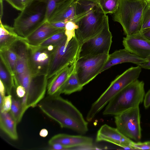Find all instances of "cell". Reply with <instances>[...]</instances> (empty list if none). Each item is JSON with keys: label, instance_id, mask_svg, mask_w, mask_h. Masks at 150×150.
<instances>
[{"label": "cell", "instance_id": "1", "mask_svg": "<svg viewBox=\"0 0 150 150\" xmlns=\"http://www.w3.org/2000/svg\"><path fill=\"white\" fill-rule=\"evenodd\" d=\"M48 95L37 105L43 113L58 123L62 128H68L81 134L87 132L88 122L71 102L60 95Z\"/></svg>", "mask_w": 150, "mask_h": 150}, {"label": "cell", "instance_id": "2", "mask_svg": "<svg viewBox=\"0 0 150 150\" xmlns=\"http://www.w3.org/2000/svg\"><path fill=\"white\" fill-rule=\"evenodd\" d=\"M75 15L73 22L78 26L75 36L80 45L102 30L107 15L98 3L91 0H75Z\"/></svg>", "mask_w": 150, "mask_h": 150}, {"label": "cell", "instance_id": "3", "mask_svg": "<svg viewBox=\"0 0 150 150\" xmlns=\"http://www.w3.org/2000/svg\"><path fill=\"white\" fill-rule=\"evenodd\" d=\"M47 4L31 0L14 20L13 28L19 36L26 38L47 21Z\"/></svg>", "mask_w": 150, "mask_h": 150}, {"label": "cell", "instance_id": "4", "mask_svg": "<svg viewBox=\"0 0 150 150\" xmlns=\"http://www.w3.org/2000/svg\"><path fill=\"white\" fill-rule=\"evenodd\" d=\"M144 85L143 81L137 79L125 87L107 104L103 115H115L139 107L143 101L145 94Z\"/></svg>", "mask_w": 150, "mask_h": 150}, {"label": "cell", "instance_id": "5", "mask_svg": "<svg viewBox=\"0 0 150 150\" xmlns=\"http://www.w3.org/2000/svg\"><path fill=\"white\" fill-rule=\"evenodd\" d=\"M147 3L146 0H120L112 18L122 25L126 36L140 32L142 13Z\"/></svg>", "mask_w": 150, "mask_h": 150}, {"label": "cell", "instance_id": "6", "mask_svg": "<svg viewBox=\"0 0 150 150\" xmlns=\"http://www.w3.org/2000/svg\"><path fill=\"white\" fill-rule=\"evenodd\" d=\"M14 77L15 84L22 86L26 91L25 96L21 98L25 110L37 106L45 97L47 90V75L33 76L29 69L23 74Z\"/></svg>", "mask_w": 150, "mask_h": 150}, {"label": "cell", "instance_id": "7", "mask_svg": "<svg viewBox=\"0 0 150 150\" xmlns=\"http://www.w3.org/2000/svg\"><path fill=\"white\" fill-rule=\"evenodd\" d=\"M139 65L131 67L117 76L106 90L92 105L88 113L93 118L120 91L138 79L142 71Z\"/></svg>", "mask_w": 150, "mask_h": 150}, {"label": "cell", "instance_id": "8", "mask_svg": "<svg viewBox=\"0 0 150 150\" xmlns=\"http://www.w3.org/2000/svg\"><path fill=\"white\" fill-rule=\"evenodd\" d=\"M67 38L57 45L47 74L48 79L76 60L80 44L75 36L67 44Z\"/></svg>", "mask_w": 150, "mask_h": 150}, {"label": "cell", "instance_id": "9", "mask_svg": "<svg viewBox=\"0 0 150 150\" xmlns=\"http://www.w3.org/2000/svg\"><path fill=\"white\" fill-rule=\"evenodd\" d=\"M27 44L29 68L31 75H47L57 45L42 46Z\"/></svg>", "mask_w": 150, "mask_h": 150}, {"label": "cell", "instance_id": "10", "mask_svg": "<svg viewBox=\"0 0 150 150\" xmlns=\"http://www.w3.org/2000/svg\"><path fill=\"white\" fill-rule=\"evenodd\" d=\"M109 54L86 56L77 58L75 62V69L82 86L88 83L101 73Z\"/></svg>", "mask_w": 150, "mask_h": 150}, {"label": "cell", "instance_id": "11", "mask_svg": "<svg viewBox=\"0 0 150 150\" xmlns=\"http://www.w3.org/2000/svg\"><path fill=\"white\" fill-rule=\"evenodd\" d=\"M112 38L107 16L101 31L80 45L77 58L86 56H96L104 54H109Z\"/></svg>", "mask_w": 150, "mask_h": 150}, {"label": "cell", "instance_id": "12", "mask_svg": "<svg viewBox=\"0 0 150 150\" xmlns=\"http://www.w3.org/2000/svg\"><path fill=\"white\" fill-rule=\"evenodd\" d=\"M141 115L139 107L130 109L115 116L116 128L128 138L138 142L141 138Z\"/></svg>", "mask_w": 150, "mask_h": 150}, {"label": "cell", "instance_id": "13", "mask_svg": "<svg viewBox=\"0 0 150 150\" xmlns=\"http://www.w3.org/2000/svg\"><path fill=\"white\" fill-rule=\"evenodd\" d=\"M92 138L81 135L59 134L54 135L49 140V145L61 144L69 149H95Z\"/></svg>", "mask_w": 150, "mask_h": 150}, {"label": "cell", "instance_id": "14", "mask_svg": "<svg viewBox=\"0 0 150 150\" xmlns=\"http://www.w3.org/2000/svg\"><path fill=\"white\" fill-rule=\"evenodd\" d=\"M96 141H105L114 144L124 148L133 149L134 143L116 128L104 124L98 131Z\"/></svg>", "mask_w": 150, "mask_h": 150}, {"label": "cell", "instance_id": "15", "mask_svg": "<svg viewBox=\"0 0 150 150\" xmlns=\"http://www.w3.org/2000/svg\"><path fill=\"white\" fill-rule=\"evenodd\" d=\"M122 44L125 49L141 58L150 55V40L141 32L124 37Z\"/></svg>", "mask_w": 150, "mask_h": 150}, {"label": "cell", "instance_id": "16", "mask_svg": "<svg viewBox=\"0 0 150 150\" xmlns=\"http://www.w3.org/2000/svg\"><path fill=\"white\" fill-rule=\"evenodd\" d=\"M147 61L146 59L131 53L125 48L120 49L109 54L107 60L101 72L118 64L129 62L139 65Z\"/></svg>", "mask_w": 150, "mask_h": 150}, {"label": "cell", "instance_id": "17", "mask_svg": "<svg viewBox=\"0 0 150 150\" xmlns=\"http://www.w3.org/2000/svg\"><path fill=\"white\" fill-rule=\"evenodd\" d=\"M64 30L65 28H56L46 21L27 37L26 41L31 45H39L52 35Z\"/></svg>", "mask_w": 150, "mask_h": 150}, {"label": "cell", "instance_id": "18", "mask_svg": "<svg viewBox=\"0 0 150 150\" xmlns=\"http://www.w3.org/2000/svg\"><path fill=\"white\" fill-rule=\"evenodd\" d=\"M11 47L18 55L14 75L17 76L29 69L27 42L25 40H20L16 42Z\"/></svg>", "mask_w": 150, "mask_h": 150}, {"label": "cell", "instance_id": "19", "mask_svg": "<svg viewBox=\"0 0 150 150\" xmlns=\"http://www.w3.org/2000/svg\"><path fill=\"white\" fill-rule=\"evenodd\" d=\"M75 62L63 69L51 78L47 85L48 95H59L60 89L74 70Z\"/></svg>", "mask_w": 150, "mask_h": 150}, {"label": "cell", "instance_id": "20", "mask_svg": "<svg viewBox=\"0 0 150 150\" xmlns=\"http://www.w3.org/2000/svg\"><path fill=\"white\" fill-rule=\"evenodd\" d=\"M20 40L26 39L18 35L13 27L3 24L0 20V50L10 48Z\"/></svg>", "mask_w": 150, "mask_h": 150}, {"label": "cell", "instance_id": "21", "mask_svg": "<svg viewBox=\"0 0 150 150\" xmlns=\"http://www.w3.org/2000/svg\"><path fill=\"white\" fill-rule=\"evenodd\" d=\"M17 124L10 112H0V129L13 140L18 139L16 128Z\"/></svg>", "mask_w": 150, "mask_h": 150}, {"label": "cell", "instance_id": "22", "mask_svg": "<svg viewBox=\"0 0 150 150\" xmlns=\"http://www.w3.org/2000/svg\"><path fill=\"white\" fill-rule=\"evenodd\" d=\"M83 87L81 84L74 69L60 89L58 94L69 95L81 91Z\"/></svg>", "mask_w": 150, "mask_h": 150}, {"label": "cell", "instance_id": "23", "mask_svg": "<svg viewBox=\"0 0 150 150\" xmlns=\"http://www.w3.org/2000/svg\"><path fill=\"white\" fill-rule=\"evenodd\" d=\"M1 59L11 74L15 75V67L18 59L17 54L12 47L0 50Z\"/></svg>", "mask_w": 150, "mask_h": 150}, {"label": "cell", "instance_id": "24", "mask_svg": "<svg viewBox=\"0 0 150 150\" xmlns=\"http://www.w3.org/2000/svg\"><path fill=\"white\" fill-rule=\"evenodd\" d=\"M0 78L6 88L7 94L11 95L12 91L15 88L14 76L9 71L2 61L0 59Z\"/></svg>", "mask_w": 150, "mask_h": 150}, {"label": "cell", "instance_id": "25", "mask_svg": "<svg viewBox=\"0 0 150 150\" xmlns=\"http://www.w3.org/2000/svg\"><path fill=\"white\" fill-rule=\"evenodd\" d=\"M25 112L22 105L21 98L12 97L10 112L17 124L21 121Z\"/></svg>", "mask_w": 150, "mask_h": 150}, {"label": "cell", "instance_id": "26", "mask_svg": "<svg viewBox=\"0 0 150 150\" xmlns=\"http://www.w3.org/2000/svg\"><path fill=\"white\" fill-rule=\"evenodd\" d=\"M98 2L106 14H113L118 8L120 0H100Z\"/></svg>", "mask_w": 150, "mask_h": 150}, {"label": "cell", "instance_id": "27", "mask_svg": "<svg viewBox=\"0 0 150 150\" xmlns=\"http://www.w3.org/2000/svg\"><path fill=\"white\" fill-rule=\"evenodd\" d=\"M67 38L64 30L52 35L39 45L42 46L57 45Z\"/></svg>", "mask_w": 150, "mask_h": 150}, {"label": "cell", "instance_id": "28", "mask_svg": "<svg viewBox=\"0 0 150 150\" xmlns=\"http://www.w3.org/2000/svg\"><path fill=\"white\" fill-rule=\"evenodd\" d=\"M150 28V2L147 1L142 13L140 32Z\"/></svg>", "mask_w": 150, "mask_h": 150}, {"label": "cell", "instance_id": "29", "mask_svg": "<svg viewBox=\"0 0 150 150\" xmlns=\"http://www.w3.org/2000/svg\"><path fill=\"white\" fill-rule=\"evenodd\" d=\"M46 2L47 5L46 19L47 21L54 10L57 7L71 0H39Z\"/></svg>", "mask_w": 150, "mask_h": 150}, {"label": "cell", "instance_id": "30", "mask_svg": "<svg viewBox=\"0 0 150 150\" xmlns=\"http://www.w3.org/2000/svg\"><path fill=\"white\" fill-rule=\"evenodd\" d=\"M78 28V25L74 22L69 21L66 23L65 33L67 38V44L75 36V30Z\"/></svg>", "mask_w": 150, "mask_h": 150}, {"label": "cell", "instance_id": "31", "mask_svg": "<svg viewBox=\"0 0 150 150\" xmlns=\"http://www.w3.org/2000/svg\"><path fill=\"white\" fill-rule=\"evenodd\" d=\"M12 96L11 95L5 96L3 99L2 106L0 107V112H8L11 110Z\"/></svg>", "mask_w": 150, "mask_h": 150}, {"label": "cell", "instance_id": "32", "mask_svg": "<svg viewBox=\"0 0 150 150\" xmlns=\"http://www.w3.org/2000/svg\"><path fill=\"white\" fill-rule=\"evenodd\" d=\"M133 149L150 150V141L143 142H138L134 143L133 146Z\"/></svg>", "mask_w": 150, "mask_h": 150}, {"label": "cell", "instance_id": "33", "mask_svg": "<svg viewBox=\"0 0 150 150\" xmlns=\"http://www.w3.org/2000/svg\"><path fill=\"white\" fill-rule=\"evenodd\" d=\"M7 2L13 8L21 11L24 7L21 0H4Z\"/></svg>", "mask_w": 150, "mask_h": 150}, {"label": "cell", "instance_id": "34", "mask_svg": "<svg viewBox=\"0 0 150 150\" xmlns=\"http://www.w3.org/2000/svg\"><path fill=\"white\" fill-rule=\"evenodd\" d=\"M15 88L16 95L18 98H22L25 96L26 91L23 86L18 84H15Z\"/></svg>", "mask_w": 150, "mask_h": 150}, {"label": "cell", "instance_id": "35", "mask_svg": "<svg viewBox=\"0 0 150 150\" xmlns=\"http://www.w3.org/2000/svg\"><path fill=\"white\" fill-rule=\"evenodd\" d=\"M46 149L57 150L69 149L67 147L58 143H55L49 145V146Z\"/></svg>", "mask_w": 150, "mask_h": 150}, {"label": "cell", "instance_id": "36", "mask_svg": "<svg viewBox=\"0 0 150 150\" xmlns=\"http://www.w3.org/2000/svg\"><path fill=\"white\" fill-rule=\"evenodd\" d=\"M143 103L145 109H147L150 106V89L145 94Z\"/></svg>", "mask_w": 150, "mask_h": 150}, {"label": "cell", "instance_id": "37", "mask_svg": "<svg viewBox=\"0 0 150 150\" xmlns=\"http://www.w3.org/2000/svg\"><path fill=\"white\" fill-rule=\"evenodd\" d=\"M53 26L58 28H65L66 23L63 21H58L50 23Z\"/></svg>", "mask_w": 150, "mask_h": 150}, {"label": "cell", "instance_id": "38", "mask_svg": "<svg viewBox=\"0 0 150 150\" xmlns=\"http://www.w3.org/2000/svg\"><path fill=\"white\" fill-rule=\"evenodd\" d=\"M146 59L147 61L146 62L144 63L139 65V66H140L142 68L150 69V55L148 56Z\"/></svg>", "mask_w": 150, "mask_h": 150}, {"label": "cell", "instance_id": "39", "mask_svg": "<svg viewBox=\"0 0 150 150\" xmlns=\"http://www.w3.org/2000/svg\"><path fill=\"white\" fill-rule=\"evenodd\" d=\"M6 91L5 86L3 82L0 81V95L4 98L5 96Z\"/></svg>", "mask_w": 150, "mask_h": 150}, {"label": "cell", "instance_id": "40", "mask_svg": "<svg viewBox=\"0 0 150 150\" xmlns=\"http://www.w3.org/2000/svg\"><path fill=\"white\" fill-rule=\"evenodd\" d=\"M141 33L147 39L150 40V28L145 30Z\"/></svg>", "mask_w": 150, "mask_h": 150}, {"label": "cell", "instance_id": "41", "mask_svg": "<svg viewBox=\"0 0 150 150\" xmlns=\"http://www.w3.org/2000/svg\"><path fill=\"white\" fill-rule=\"evenodd\" d=\"M48 132L45 129H42L40 131L39 135L40 136L43 137H46L48 135Z\"/></svg>", "mask_w": 150, "mask_h": 150}, {"label": "cell", "instance_id": "42", "mask_svg": "<svg viewBox=\"0 0 150 150\" xmlns=\"http://www.w3.org/2000/svg\"><path fill=\"white\" fill-rule=\"evenodd\" d=\"M3 0H0V20H1L3 15Z\"/></svg>", "mask_w": 150, "mask_h": 150}, {"label": "cell", "instance_id": "43", "mask_svg": "<svg viewBox=\"0 0 150 150\" xmlns=\"http://www.w3.org/2000/svg\"><path fill=\"white\" fill-rule=\"evenodd\" d=\"M31 0H21V2L23 5L25 6Z\"/></svg>", "mask_w": 150, "mask_h": 150}, {"label": "cell", "instance_id": "44", "mask_svg": "<svg viewBox=\"0 0 150 150\" xmlns=\"http://www.w3.org/2000/svg\"><path fill=\"white\" fill-rule=\"evenodd\" d=\"M91 0L98 2V1L100 0Z\"/></svg>", "mask_w": 150, "mask_h": 150}, {"label": "cell", "instance_id": "45", "mask_svg": "<svg viewBox=\"0 0 150 150\" xmlns=\"http://www.w3.org/2000/svg\"><path fill=\"white\" fill-rule=\"evenodd\" d=\"M147 1L150 2V0H146Z\"/></svg>", "mask_w": 150, "mask_h": 150}]
</instances>
